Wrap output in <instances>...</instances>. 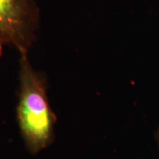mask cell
<instances>
[{"label": "cell", "mask_w": 159, "mask_h": 159, "mask_svg": "<svg viewBox=\"0 0 159 159\" xmlns=\"http://www.w3.org/2000/svg\"><path fill=\"white\" fill-rule=\"evenodd\" d=\"M28 54H20L17 122L27 150L35 155L55 139L56 117L47 97V80L32 66Z\"/></svg>", "instance_id": "6da1fadb"}, {"label": "cell", "mask_w": 159, "mask_h": 159, "mask_svg": "<svg viewBox=\"0 0 159 159\" xmlns=\"http://www.w3.org/2000/svg\"><path fill=\"white\" fill-rule=\"evenodd\" d=\"M40 11L35 0H0V43L28 54L36 39Z\"/></svg>", "instance_id": "7a4b0ae2"}, {"label": "cell", "mask_w": 159, "mask_h": 159, "mask_svg": "<svg viewBox=\"0 0 159 159\" xmlns=\"http://www.w3.org/2000/svg\"><path fill=\"white\" fill-rule=\"evenodd\" d=\"M3 45L2 43H0V57L2 56V51H3Z\"/></svg>", "instance_id": "3957f363"}]
</instances>
